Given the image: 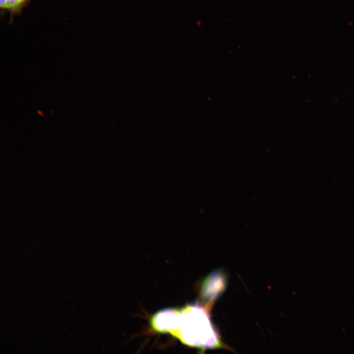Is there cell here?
<instances>
[{"instance_id":"cell-1","label":"cell","mask_w":354,"mask_h":354,"mask_svg":"<svg viewBox=\"0 0 354 354\" xmlns=\"http://www.w3.org/2000/svg\"><path fill=\"white\" fill-rule=\"evenodd\" d=\"M167 331L191 346L213 348L220 346L208 314L197 305L187 306L180 311L172 310Z\"/></svg>"},{"instance_id":"cell-2","label":"cell","mask_w":354,"mask_h":354,"mask_svg":"<svg viewBox=\"0 0 354 354\" xmlns=\"http://www.w3.org/2000/svg\"><path fill=\"white\" fill-rule=\"evenodd\" d=\"M30 0H7L5 9L9 12L11 19L15 15H19Z\"/></svg>"},{"instance_id":"cell-3","label":"cell","mask_w":354,"mask_h":354,"mask_svg":"<svg viewBox=\"0 0 354 354\" xmlns=\"http://www.w3.org/2000/svg\"><path fill=\"white\" fill-rule=\"evenodd\" d=\"M7 0H0V7L1 9L4 10Z\"/></svg>"}]
</instances>
